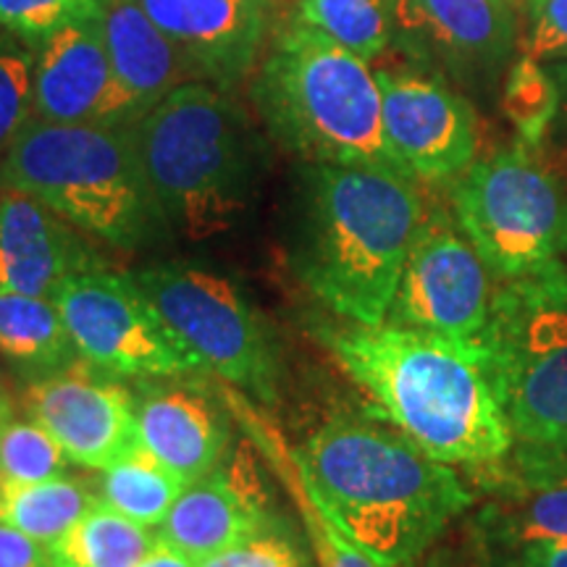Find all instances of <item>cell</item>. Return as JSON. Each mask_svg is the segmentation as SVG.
Listing matches in <instances>:
<instances>
[{
    "mask_svg": "<svg viewBox=\"0 0 567 567\" xmlns=\"http://www.w3.org/2000/svg\"><path fill=\"white\" fill-rule=\"evenodd\" d=\"M326 342L373 408L429 457L488 467L513 452L486 347L389 321L350 323Z\"/></svg>",
    "mask_w": 567,
    "mask_h": 567,
    "instance_id": "cell-1",
    "label": "cell"
},
{
    "mask_svg": "<svg viewBox=\"0 0 567 567\" xmlns=\"http://www.w3.org/2000/svg\"><path fill=\"white\" fill-rule=\"evenodd\" d=\"M297 457L326 513L386 567L415 563L473 505L452 465L375 423L329 421Z\"/></svg>",
    "mask_w": 567,
    "mask_h": 567,
    "instance_id": "cell-2",
    "label": "cell"
},
{
    "mask_svg": "<svg viewBox=\"0 0 567 567\" xmlns=\"http://www.w3.org/2000/svg\"><path fill=\"white\" fill-rule=\"evenodd\" d=\"M425 218L413 176L384 166L310 163L295 268L350 323H384Z\"/></svg>",
    "mask_w": 567,
    "mask_h": 567,
    "instance_id": "cell-3",
    "label": "cell"
},
{
    "mask_svg": "<svg viewBox=\"0 0 567 567\" xmlns=\"http://www.w3.org/2000/svg\"><path fill=\"white\" fill-rule=\"evenodd\" d=\"M132 132L168 229L208 239L239 221L258 187L266 151L229 90L182 84L140 116Z\"/></svg>",
    "mask_w": 567,
    "mask_h": 567,
    "instance_id": "cell-4",
    "label": "cell"
},
{
    "mask_svg": "<svg viewBox=\"0 0 567 567\" xmlns=\"http://www.w3.org/2000/svg\"><path fill=\"white\" fill-rule=\"evenodd\" d=\"M250 101L276 145L297 158L402 172L384 137L371 61L313 27L289 21L274 32L250 80Z\"/></svg>",
    "mask_w": 567,
    "mask_h": 567,
    "instance_id": "cell-5",
    "label": "cell"
},
{
    "mask_svg": "<svg viewBox=\"0 0 567 567\" xmlns=\"http://www.w3.org/2000/svg\"><path fill=\"white\" fill-rule=\"evenodd\" d=\"M0 189L34 197L116 250H145L172 231L147 184L132 124L32 118L0 161Z\"/></svg>",
    "mask_w": 567,
    "mask_h": 567,
    "instance_id": "cell-6",
    "label": "cell"
},
{
    "mask_svg": "<svg viewBox=\"0 0 567 567\" xmlns=\"http://www.w3.org/2000/svg\"><path fill=\"white\" fill-rule=\"evenodd\" d=\"M515 446H567V266L502 281L484 339Z\"/></svg>",
    "mask_w": 567,
    "mask_h": 567,
    "instance_id": "cell-7",
    "label": "cell"
},
{
    "mask_svg": "<svg viewBox=\"0 0 567 567\" xmlns=\"http://www.w3.org/2000/svg\"><path fill=\"white\" fill-rule=\"evenodd\" d=\"M452 208L499 281L534 274L567 250V197L523 145L473 161L452 187Z\"/></svg>",
    "mask_w": 567,
    "mask_h": 567,
    "instance_id": "cell-8",
    "label": "cell"
},
{
    "mask_svg": "<svg viewBox=\"0 0 567 567\" xmlns=\"http://www.w3.org/2000/svg\"><path fill=\"white\" fill-rule=\"evenodd\" d=\"M134 279L197 363L250 400L276 402V347L237 284L210 268L176 260L140 268Z\"/></svg>",
    "mask_w": 567,
    "mask_h": 567,
    "instance_id": "cell-9",
    "label": "cell"
},
{
    "mask_svg": "<svg viewBox=\"0 0 567 567\" xmlns=\"http://www.w3.org/2000/svg\"><path fill=\"white\" fill-rule=\"evenodd\" d=\"M82 360L126 379H182L203 371L163 321L134 274L90 258L53 297Z\"/></svg>",
    "mask_w": 567,
    "mask_h": 567,
    "instance_id": "cell-10",
    "label": "cell"
},
{
    "mask_svg": "<svg viewBox=\"0 0 567 567\" xmlns=\"http://www.w3.org/2000/svg\"><path fill=\"white\" fill-rule=\"evenodd\" d=\"M494 276L476 247L442 213L423 218L386 321L484 347Z\"/></svg>",
    "mask_w": 567,
    "mask_h": 567,
    "instance_id": "cell-11",
    "label": "cell"
},
{
    "mask_svg": "<svg viewBox=\"0 0 567 567\" xmlns=\"http://www.w3.org/2000/svg\"><path fill=\"white\" fill-rule=\"evenodd\" d=\"M24 413L51 431L74 465L105 471L140 450L137 400L118 375L76 360L59 373L30 381Z\"/></svg>",
    "mask_w": 567,
    "mask_h": 567,
    "instance_id": "cell-12",
    "label": "cell"
},
{
    "mask_svg": "<svg viewBox=\"0 0 567 567\" xmlns=\"http://www.w3.org/2000/svg\"><path fill=\"white\" fill-rule=\"evenodd\" d=\"M384 101V137L396 166L423 182L457 179L476 161V113L439 76L375 71Z\"/></svg>",
    "mask_w": 567,
    "mask_h": 567,
    "instance_id": "cell-13",
    "label": "cell"
},
{
    "mask_svg": "<svg viewBox=\"0 0 567 567\" xmlns=\"http://www.w3.org/2000/svg\"><path fill=\"white\" fill-rule=\"evenodd\" d=\"M142 116L113 74L97 21L34 42V118L53 124H134Z\"/></svg>",
    "mask_w": 567,
    "mask_h": 567,
    "instance_id": "cell-14",
    "label": "cell"
},
{
    "mask_svg": "<svg viewBox=\"0 0 567 567\" xmlns=\"http://www.w3.org/2000/svg\"><path fill=\"white\" fill-rule=\"evenodd\" d=\"M187 55L200 82L234 90L252 80L274 38V21L255 0H137Z\"/></svg>",
    "mask_w": 567,
    "mask_h": 567,
    "instance_id": "cell-15",
    "label": "cell"
},
{
    "mask_svg": "<svg viewBox=\"0 0 567 567\" xmlns=\"http://www.w3.org/2000/svg\"><path fill=\"white\" fill-rule=\"evenodd\" d=\"M488 502L476 515L486 565L534 542H567V471L517 450L484 467Z\"/></svg>",
    "mask_w": 567,
    "mask_h": 567,
    "instance_id": "cell-16",
    "label": "cell"
},
{
    "mask_svg": "<svg viewBox=\"0 0 567 567\" xmlns=\"http://www.w3.org/2000/svg\"><path fill=\"white\" fill-rule=\"evenodd\" d=\"M268 523L271 517L266 494L255 478L247 450H243L226 473L213 471L210 476L184 486L158 526V538L195 563H203Z\"/></svg>",
    "mask_w": 567,
    "mask_h": 567,
    "instance_id": "cell-17",
    "label": "cell"
},
{
    "mask_svg": "<svg viewBox=\"0 0 567 567\" xmlns=\"http://www.w3.org/2000/svg\"><path fill=\"white\" fill-rule=\"evenodd\" d=\"M95 258L76 226L34 197L0 189V292L53 300L63 279Z\"/></svg>",
    "mask_w": 567,
    "mask_h": 567,
    "instance_id": "cell-18",
    "label": "cell"
},
{
    "mask_svg": "<svg viewBox=\"0 0 567 567\" xmlns=\"http://www.w3.org/2000/svg\"><path fill=\"white\" fill-rule=\"evenodd\" d=\"M142 450L187 484L218 471L229 450V425L208 396L189 386L147 389L137 400Z\"/></svg>",
    "mask_w": 567,
    "mask_h": 567,
    "instance_id": "cell-19",
    "label": "cell"
},
{
    "mask_svg": "<svg viewBox=\"0 0 567 567\" xmlns=\"http://www.w3.org/2000/svg\"><path fill=\"white\" fill-rule=\"evenodd\" d=\"M101 30L118 84L142 116L187 82H200L193 63L137 0H105Z\"/></svg>",
    "mask_w": 567,
    "mask_h": 567,
    "instance_id": "cell-20",
    "label": "cell"
},
{
    "mask_svg": "<svg viewBox=\"0 0 567 567\" xmlns=\"http://www.w3.org/2000/svg\"><path fill=\"white\" fill-rule=\"evenodd\" d=\"M400 32L457 69L494 66L515 42V11L502 0H402Z\"/></svg>",
    "mask_w": 567,
    "mask_h": 567,
    "instance_id": "cell-21",
    "label": "cell"
},
{
    "mask_svg": "<svg viewBox=\"0 0 567 567\" xmlns=\"http://www.w3.org/2000/svg\"><path fill=\"white\" fill-rule=\"evenodd\" d=\"M226 402H229V413L243 423V429L250 434L252 444L258 446L260 455L274 465L276 476L281 478L287 494L292 496L297 513L302 517V526L308 530L310 544H313L316 563L318 567H386L379 559H373L368 551H363L342 528L337 526L334 517H331L321 507V502L316 499L313 488H310L308 478H305L302 463L297 457V450H289L284 436L276 431L271 421H266L250 405V400H245L243 392H224Z\"/></svg>",
    "mask_w": 567,
    "mask_h": 567,
    "instance_id": "cell-22",
    "label": "cell"
},
{
    "mask_svg": "<svg viewBox=\"0 0 567 567\" xmlns=\"http://www.w3.org/2000/svg\"><path fill=\"white\" fill-rule=\"evenodd\" d=\"M0 358L34 381L76 363L80 352L53 300L0 292Z\"/></svg>",
    "mask_w": 567,
    "mask_h": 567,
    "instance_id": "cell-23",
    "label": "cell"
},
{
    "mask_svg": "<svg viewBox=\"0 0 567 567\" xmlns=\"http://www.w3.org/2000/svg\"><path fill=\"white\" fill-rule=\"evenodd\" d=\"M158 534L97 505L48 547L51 567H137Z\"/></svg>",
    "mask_w": 567,
    "mask_h": 567,
    "instance_id": "cell-24",
    "label": "cell"
},
{
    "mask_svg": "<svg viewBox=\"0 0 567 567\" xmlns=\"http://www.w3.org/2000/svg\"><path fill=\"white\" fill-rule=\"evenodd\" d=\"M97 494L71 478L9 484L0 481V523L51 547L55 538L95 509Z\"/></svg>",
    "mask_w": 567,
    "mask_h": 567,
    "instance_id": "cell-25",
    "label": "cell"
},
{
    "mask_svg": "<svg viewBox=\"0 0 567 567\" xmlns=\"http://www.w3.org/2000/svg\"><path fill=\"white\" fill-rule=\"evenodd\" d=\"M184 486L187 481L140 446L130 457L101 471L95 494L97 502L113 513L130 517L140 526L155 528L166 520Z\"/></svg>",
    "mask_w": 567,
    "mask_h": 567,
    "instance_id": "cell-26",
    "label": "cell"
},
{
    "mask_svg": "<svg viewBox=\"0 0 567 567\" xmlns=\"http://www.w3.org/2000/svg\"><path fill=\"white\" fill-rule=\"evenodd\" d=\"M402 0H300L292 21L313 27L360 59L375 61L400 34Z\"/></svg>",
    "mask_w": 567,
    "mask_h": 567,
    "instance_id": "cell-27",
    "label": "cell"
},
{
    "mask_svg": "<svg viewBox=\"0 0 567 567\" xmlns=\"http://www.w3.org/2000/svg\"><path fill=\"white\" fill-rule=\"evenodd\" d=\"M69 465L74 463L63 446L30 415L11 417L0 434V481L34 484V481L63 478Z\"/></svg>",
    "mask_w": 567,
    "mask_h": 567,
    "instance_id": "cell-28",
    "label": "cell"
},
{
    "mask_svg": "<svg viewBox=\"0 0 567 567\" xmlns=\"http://www.w3.org/2000/svg\"><path fill=\"white\" fill-rule=\"evenodd\" d=\"M559 103H563V95H559L555 74H549L538 61L523 55L509 71L502 105L528 147L542 142L551 118L557 116Z\"/></svg>",
    "mask_w": 567,
    "mask_h": 567,
    "instance_id": "cell-29",
    "label": "cell"
},
{
    "mask_svg": "<svg viewBox=\"0 0 567 567\" xmlns=\"http://www.w3.org/2000/svg\"><path fill=\"white\" fill-rule=\"evenodd\" d=\"M34 118V45L0 30V161Z\"/></svg>",
    "mask_w": 567,
    "mask_h": 567,
    "instance_id": "cell-30",
    "label": "cell"
},
{
    "mask_svg": "<svg viewBox=\"0 0 567 567\" xmlns=\"http://www.w3.org/2000/svg\"><path fill=\"white\" fill-rule=\"evenodd\" d=\"M103 9L105 0H0V30L34 45L69 24L97 21Z\"/></svg>",
    "mask_w": 567,
    "mask_h": 567,
    "instance_id": "cell-31",
    "label": "cell"
},
{
    "mask_svg": "<svg viewBox=\"0 0 567 567\" xmlns=\"http://www.w3.org/2000/svg\"><path fill=\"white\" fill-rule=\"evenodd\" d=\"M197 567H308L297 538L274 523L255 530L234 547L218 551Z\"/></svg>",
    "mask_w": 567,
    "mask_h": 567,
    "instance_id": "cell-32",
    "label": "cell"
},
{
    "mask_svg": "<svg viewBox=\"0 0 567 567\" xmlns=\"http://www.w3.org/2000/svg\"><path fill=\"white\" fill-rule=\"evenodd\" d=\"M530 27L520 42L526 59L538 63L567 59V0H534Z\"/></svg>",
    "mask_w": 567,
    "mask_h": 567,
    "instance_id": "cell-33",
    "label": "cell"
},
{
    "mask_svg": "<svg viewBox=\"0 0 567 567\" xmlns=\"http://www.w3.org/2000/svg\"><path fill=\"white\" fill-rule=\"evenodd\" d=\"M0 567H51L45 544L0 523Z\"/></svg>",
    "mask_w": 567,
    "mask_h": 567,
    "instance_id": "cell-34",
    "label": "cell"
},
{
    "mask_svg": "<svg viewBox=\"0 0 567 567\" xmlns=\"http://www.w3.org/2000/svg\"><path fill=\"white\" fill-rule=\"evenodd\" d=\"M488 567H567V542H534Z\"/></svg>",
    "mask_w": 567,
    "mask_h": 567,
    "instance_id": "cell-35",
    "label": "cell"
},
{
    "mask_svg": "<svg viewBox=\"0 0 567 567\" xmlns=\"http://www.w3.org/2000/svg\"><path fill=\"white\" fill-rule=\"evenodd\" d=\"M137 567H197V563L158 538V544L147 551V557Z\"/></svg>",
    "mask_w": 567,
    "mask_h": 567,
    "instance_id": "cell-36",
    "label": "cell"
},
{
    "mask_svg": "<svg viewBox=\"0 0 567 567\" xmlns=\"http://www.w3.org/2000/svg\"><path fill=\"white\" fill-rule=\"evenodd\" d=\"M258 6H264V11L274 21V32L281 30L284 24L295 19L297 9H300V0H255Z\"/></svg>",
    "mask_w": 567,
    "mask_h": 567,
    "instance_id": "cell-37",
    "label": "cell"
},
{
    "mask_svg": "<svg viewBox=\"0 0 567 567\" xmlns=\"http://www.w3.org/2000/svg\"><path fill=\"white\" fill-rule=\"evenodd\" d=\"M517 450L528 452V455L544 460V463H549V465L563 467V471H567V446H563V450H528V446H517Z\"/></svg>",
    "mask_w": 567,
    "mask_h": 567,
    "instance_id": "cell-38",
    "label": "cell"
},
{
    "mask_svg": "<svg viewBox=\"0 0 567 567\" xmlns=\"http://www.w3.org/2000/svg\"><path fill=\"white\" fill-rule=\"evenodd\" d=\"M425 567H473V565H467L465 559H460L457 555H452L450 549H444V551H436V555L425 563Z\"/></svg>",
    "mask_w": 567,
    "mask_h": 567,
    "instance_id": "cell-39",
    "label": "cell"
},
{
    "mask_svg": "<svg viewBox=\"0 0 567 567\" xmlns=\"http://www.w3.org/2000/svg\"><path fill=\"white\" fill-rule=\"evenodd\" d=\"M11 417H13V405H11V396L3 392V389H0V434H3V429L6 425L11 423Z\"/></svg>",
    "mask_w": 567,
    "mask_h": 567,
    "instance_id": "cell-40",
    "label": "cell"
},
{
    "mask_svg": "<svg viewBox=\"0 0 567 567\" xmlns=\"http://www.w3.org/2000/svg\"><path fill=\"white\" fill-rule=\"evenodd\" d=\"M551 74H555V80H557V84H559V95H567V66H563V63H559V66H555L551 69Z\"/></svg>",
    "mask_w": 567,
    "mask_h": 567,
    "instance_id": "cell-41",
    "label": "cell"
},
{
    "mask_svg": "<svg viewBox=\"0 0 567 567\" xmlns=\"http://www.w3.org/2000/svg\"><path fill=\"white\" fill-rule=\"evenodd\" d=\"M502 3H507L509 9L517 13V11H523V6H528V0H502Z\"/></svg>",
    "mask_w": 567,
    "mask_h": 567,
    "instance_id": "cell-42",
    "label": "cell"
},
{
    "mask_svg": "<svg viewBox=\"0 0 567 567\" xmlns=\"http://www.w3.org/2000/svg\"><path fill=\"white\" fill-rule=\"evenodd\" d=\"M530 3H534V0H528V6H530Z\"/></svg>",
    "mask_w": 567,
    "mask_h": 567,
    "instance_id": "cell-43",
    "label": "cell"
}]
</instances>
